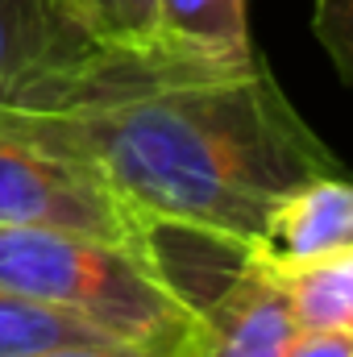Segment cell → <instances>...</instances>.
<instances>
[{"label": "cell", "mask_w": 353, "mask_h": 357, "mask_svg": "<svg viewBox=\"0 0 353 357\" xmlns=\"http://www.w3.org/2000/svg\"><path fill=\"white\" fill-rule=\"evenodd\" d=\"M88 42L59 0H0V104H17Z\"/></svg>", "instance_id": "cell-6"}, {"label": "cell", "mask_w": 353, "mask_h": 357, "mask_svg": "<svg viewBox=\"0 0 353 357\" xmlns=\"http://www.w3.org/2000/svg\"><path fill=\"white\" fill-rule=\"evenodd\" d=\"M0 287L75 312L121 345L179 357L195 295L158 250L71 229L0 225Z\"/></svg>", "instance_id": "cell-2"}, {"label": "cell", "mask_w": 353, "mask_h": 357, "mask_svg": "<svg viewBox=\"0 0 353 357\" xmlns=\"http://www.w3.org/2000/svg\"><path fill=\"white\" fill-rule=\"evenodd\" d=\"M312 33L324 46L337 75L353 88V0H316L312 4Z\"/></svg>", "instance_id": "cell-11"}, {"label": "cell", "mask_w": 353, "mask_h": 357, "mask_svg": "<svg viewBox=\"0 0 353 357\" xmlns=\"http://www.w3.org/2000/svg\"><path fill=\"white\" fill-rule=\"evenodd\" d=\"M0 108L84 162L158 250L183 237L237 262L287 191L345 175L258 50L225 59L158 33L88 42Z\"/></svg>", "instance_id": "cell-1"}, {"label": "cell", "mask_w": 353, "mask_h": 357, "mask_svg": "<svg viewBox=\"0 0 353 357\" xmlns=\"http://www.w3.org/2000/svg\"><path fill=\"white\" fill-rule=\"evenodd\" d=\"M75 29L91 42H129L154 33L158 0H59Z\"/></svg>", "instance_id": "cell-10"}, {"label": "cell", "mask_w": 353, "mask_h": 357, "mask_svg": "<svg viewBox=\"0 0 353 357\" xmlns=\"http://www.w3.org/2000/svg\"><path fill=\"white\" fill-rule=\"evenodd\" d=\"M54 345H121V341H112L108 333H100L96 324L80 320L67 307L0 287V357L38 354Z\"/></svg>", "instance_id": "cell-8"}, {"label": "cell", "mask_w": 353, "mask_h": 357, "mask_svg": "<svg viewBox=\"0 0 353 357\" xmlns=\"http://www.w3.org/2000/svg\"><path fill=\"white\" fill-rule=\"evenodd\" d=\"M283 357H353V328L337 324H299Z\"/></svg>", "instance_id": "cell-12"}, {"label": "cell", "mask_w": 353, "mask_h": 357, "mask_svg": "<svg viewBox=\"0 0 353 357\" xmlns=\"http://www.w3.org/2000/svg\"><path fill=\"white\" fill-rule=\"evenodd\" d=\"M299 316L287 287L246 258L225 270V282L195 303V324L179 357H283Z\"/></svg>", "instance_id": "cell-4"}, {"label": "cell", "mask_w": 353, "mask_h": 357, "mask_svg": "<svg viewBox=\"0 0 353 357\" xmlns=\"http://www.w3.org/2000/svg\"><path fill=\"white\" fill-rule=\"evenodd\" d=\"M0 225L71 229V233H96L108 241L158 250V241L121 208V199L84 162L33 137L4 108H0Z\"/></svg>", "instance_id": "cell-3"}, {"label": "cell", "mask_w": 353, "mask_h": 357, "mask_svg": "<svg viewBox=\"0 0 353 357\" xmlns=\"http://www.w3.org/2000/svg\"><path fill=\"white\" fill-rule=\"evenodd\" d=\"M291 303L299 324H337V328H353V250L320 262L308 270H291V274H274Z\"/></svg>", "instance_id": "cell-9"}, {"label": "cell", "mask_w": 353, "mask_h": 357, "mask_svg": "<svg viewBox=\"0 0 353 357\" xmlns=\"http://www.w3.org/2000/svg\"><path fill=\"white\" fill-rule=\"evenodd\" d=\"M353 250V178L350 175H316L287 191L258 237L241 250L246 262L291 274L320 262H333Z\"/></svg>", "instance_id": "cell-5"}, {"label": "cell", "mask_w": 353, "mask_h": 357, "mask_svg": "<svg viewBox=\"0 0 353 357\" xmlns=\"http://www.w3.org/2000/svg\"><path fill=\"white\" fill-rule=\"evenodd\" d=\"M21 357H158L133 345H54V349H38V354H21Z\"/></svg>", "instance_id": "cell-13"}, {"label": "cell", "mask_w": 353, "mask_h": 357, "mask_svg": "<svg viewBox=\"0 0 353 357\" xmlns=\"http://www.w3.org/2000/svg\"><path fill=\"white\" fill-rule=\"evenodd\" d=\"M154 33L204 54H225V59L254 54L246 0H158Z\"/></svg>", "instance_id": "cell-7"}]
</instances>
